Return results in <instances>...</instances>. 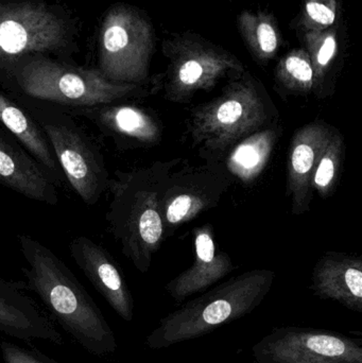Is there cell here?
<instances>
[{"instance_id": "9", "label": "cell", "mask_w": 362, "mask_h": 363, "mask_svg": "<svg viewBox=\"0 0 362 363\" xmlns=\"http://www.w3.org/2000/svg\"><path fill=\"white\" fill-rule=\"evenodd\" d=\"M148 31L135 12L111 8L100 28L97 69L116 83L140 84L147 77Z\"/></svg>"}, {"instance_id": "23", "label": "cell", "mask_w": 362, "mask_h": 363, "mask_svg": "<svg viewBox=\"0 0 362 363\" xmlns=\"http://www.w3.org/2000/svg\"><path fill=\"white\" fill-rule=\"evenodd\" d=\"M306 11L310 18L321 25H333L335 21V12L320 2L310 1L306 6Z\"/></svg>"}, {"instance_id": "16", "label": "cell", "mask_w": 362, "mask_h": 363, "mask_svg": "<svg viewBox=\"0 0 362 363\" xmlns=\"http://www.w3.org/2000/svg\"><path fill=\"white\" fill-rule=\"evenodd\" d=\"M25 283L0 279V332L21 340L63 345V337L23 292Z\"/></svg>"}, {"instance_id": "1", "label": "cell", "mask_w": 362, "mask_h": 363, "mask_svg": "<svg viewBox=\"0 0 362 363\" xmlns=\"http://www.w3.org/2000/svg\"><path fill=\"white\" fill-rule=\"evenodd\" d=\"M27 267V287L42 301L53 319L83 349L95 356L115 353L117 341L95 301L61 258L29 235H19Z\"/></svg>"}, {"instance_id": "21", "label": "cell", "mask_w": 362, "mask_h": 363, "mask_svg": "<svg viewBox=\"0 0 362 363\" xmlns=\"http://www.w3.org/2000/svg\"><path fill=\"white\" fill-rule=\"evenodd\" d=\"M284 70L293 89L307 91L314 86V68L306 60L295 55L289 57L285 61Z\"/></svg>"}, {"instance_id": "3", "label": "cell", "mask_w": 362, "mask_h": 363, "mask_svg": "<svg viewBox=\"0 0 362 363\" xmlns=\"http://www.w3.org/2000/svg\"><path fill=\"white\" fill-rule=\"evenodd\" d=\"M276 277L269 269H255L182 303L159 320L147 336V347L152 351L169 349L212 334L250 315L269 294Z\"/></svg>"}, {"instance_id": "18", "label": "cell", "mask_w": 362, "mask_h": 363, "mask_svg": "<svg viewBox=\"0 0 362 363\" xmlns=\"http://www.w3.org/2000/svg\"><path fill=\"white\" fill-rule=\"evenodd\" d=\"M0 123L32 157L48 170L55 185L62 186L63 172L42 128L21 102L2 91H0Z\"/></svg>"}, {"instance_id": "6", "label": "cell", "mask_w": 362, "mask_h": 363, "mask_svg": "<svg viewBox=\"0 0 362 363\" xmlns=\"http://www.w3.org/2000/svg\"><path fill=\"white\" fill-rule=\"evenodd\" d=\"M40 125L70 187L86 205L108 190L106 160L93 138L63 108L15 96Z\"/></svg>"}, {"instance_id": "10", "label": "cell", "mask_w": 362, "mask_h": 363, "mask_svg": "<svg viewBox=\"0 0 362 363\" xmlns=\"http://www.w3.org/2000/svg\"><path fill=\"white\" fill-rule=\"evenodd\" d=\"M179 167L168 174L162 186L159 199L164 230L186 223L217 206L231 186L229 174L218 166Z\"/></svg>"}, {"instance_id": "19", "label": "cell", "mask_w": 362, "mask_h": 363, "mask_svg": "<svg viewBox=\"0 0 362 363\" xmlns=\"http://www.w3.org/2000/svg\"><path fill=\"white\" fill-rule=\"evenodd\" d=\"M282 133V127L278 121H274L240 140L227 151V172L239 179L242 183H252L256 180L267 166Z\"/></svg>"}, {"instance_id": "24", "label": "cell", "mask_w": 362, "mask_h": 363, "mask_svg": "<svg viewBox=\"0 0 362 363\" xmlns=\"http://www.w3.org/2000/svg\"><path fill=\"white\" fill-rule=\"evenodd\" d=\"M257 38H259V46L265 53H272L278 47V38L276 31L270 23H263L259 26L257 29Z\"/></svg>"}, {"instance_id": "17", "label": "cell", "mask_w": 362, "mask_h": 363, "mask_svg": "<svg viewBox=\"0 0 362 363\" xmlns=\"http://www.w3.org/2000/svg\"><path fill=\"white\" fill-rule=\"evenodd\" d=\"M314 296L362 313V260L348 254L327 253L317 262L310 285Z\"/></svg>"}, {"instance_id": "5", "label": "cell", "mask_w": 362, "mask_h": 363, "mask_svg": "<svg viewBox=\"0 0 362 363\" xmlns=\"http://www.w3.org/2000/svg\"><path fill=\"white\" fill-rule=\"evenodd\" d=\"M78 19L46 0H0V84L25 57L46 55L72 63Z\"/></svg>"}, {"instance_id": "7", "label": "cell", "mask_w": 362, "mask_h": 363, "mask_svg": "<svg viewBox=\"0 0 362 363\" xmlns=\"http://www.w3.org/2000/svg\"><path fill=\"white\" fill-rule=\"evenodd\" d=\"M278 110L250 85H234L222 96L191 110L188 131L204 150L225 153L276 121Z\"/></svg>"}, {"instance_id": "12", "label": "cell", "mask_w": 362, "mask_h": 363, "mask_svg": "<svg viewBox=\"0 0 362 363\" xmlns=\"http://www.w3.org/2000/svg\"><path fill=\"white\" fill-rule=\"evenodd\" d=\"M69 250L77 266L115 313L125 322L133 321V296L120 269L106 247L89 237L79 236L72 239Z\"/></svg>"}, {"instance_id": "4", "label": "cell", "mask_w": 362, "mask_h": 363, "mask_svg": "<svg viewBox=\"0 0 362 363\" xmlns=\"http://www.w3.org/2000/svg\"><path fill=\"white\" fill-rule=\"evenodd\" d=\"M1 85L18 97L64 110L91 108L145 95L140 85L113 82L97 68L79 67L46 55L21 60Z\"/></svg>"}, {"instance_id": "13", "label": "cell", "mask_w": 362, "mask_h": 363, "mask_svg": "<svg viewBox=\"0 0 362 363\" xmlns=\"http://www.w3.org/2000/svg\"><path fill=\"white\" fill-rule=\"evenodd\" d=\"M335 128L323 121H315L297 130L290 143L287 166V194L293 213L310 211L312 200V178L317 162Z\"/></svg>"}, {"instance_id": "22", "label": "cell", "mask_w": 362, "mask_h": 363, "mask_svg": "<svg viewBox=\"0 0 362 363\" xmlns=\"http://www.w3.org/2000/svg\"><path fill=\"white\" fill-rule=\"evenodd\" d=\"M4 363H57L36 351H29L8 341L0 345Z\"/></svg>"}, {"instance_id": "8", "label": "cell", "mask_w": 362, "mask_h": 363, "mask_svg": "<svg viewBox=\"0 0 362 363\" xmlns=\"http://www.w3.org/2000/svg\"><path fill=\"white\" fill-rule=\"evenodd\" d=\"M255 363H362L361 337L333 330L281 326L252 347Z\"/></svg>"}, {"instance_id": "25", "label": "cell", "mask_w": 362, "mask_h": 363, "mask_svg": "<svg viewBox=\"0 0 362 363\" xmlns=\"http://www.w3.org/2000/svg\"><path fill=\"white\" fill-rule=\"evenodd\" d=\"M336 52V40L333 36H329L323 43L321 48L319 49L318 55H317V62L321 67H325L329 65V62L333 59Z\"/></svg>"}, {"instance_id": "14", "label": "cell", "mask_w": 362, "mask_h": 363, "mask_svg": "<svg viewBox=\"0 0 362 363\" xmlns=\"http://www.w3.org/2000/svg\"><path fill=\"white\" fill-rule=\"evenodd\" d=\"M0 184L38 202L52 206L59 202L57 186L48 170L4 129H0Z\"/></svg>"}, {"instance_id": "15", "label": "cell", "mask_w": 362, "mask_h": 363, "mask_svg": "<svg viewBox=\"0 0 362 363\" xmlns=\"http://www.w3.org/2000/svg\"><path fill=\"white\" fill-rule=\"evenodd\" d=\"M196 256L191 268L180 273L165 286L166 292L180 306L189 296L206 291L234 270L231 257L218 251L210 224L195 230Z\"/></svg>"}, {"instance_id": "20", "label": "cell", "mask_w": 362, "mask_h": 363, "mask_svg": "<svg viewBox=\"0 0 362 363\" xmlns=\"http://www.w3.org/2000/svg\"><path fill=\"white\" fill-rule=\"evenodd\" d=\"M344 152L346 143L344 136L337 129H334L317 162L312 178V191L318 192L321 198L331 196L335 191L339 180Z\"/></svg>"}, {"instance_id": "2", "label": "cell", "mask_w": 362, "mask_h": 363, "mask_svg": "<svg viewBox=\"0 0 362 363\" xmlns=\"http://www.w3.org/2000/svg\"><path fill=\"white\" fill-rule=\"evenodd\" d=\"M182 159L157 162L146 167L117 172L110 179L106 222L123 255L140 272H148L163 241L161 189Z\"/></svg>"}, {"instance_id": "11", "label": "cell", "mask_w": 362, "mask_h": 363, "mask_svg": "<svg viewBox=\"0 0 362 363\" xmlns=\"http://www.w3.org/2000/svg\"><path fill=\"white\" fill-rule=\"evenodd\" d=\"M64 111L89 119L101 134L112 138L119 149L153 146L162 138L161 123L148 111L133 104L113 102Z\"/></svg>"}]
</instances>
